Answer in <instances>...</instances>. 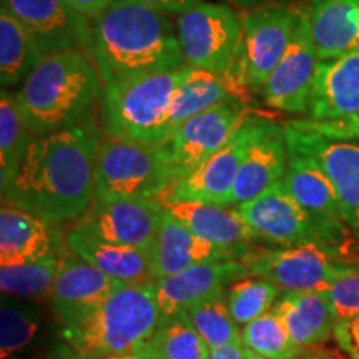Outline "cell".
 I'll return each instance as SVG.
<instances>
[{"label": "cell", "instance_id": "obj_1", "mask_svg": "<svg viewBox=\"0 0 359 359\" xmlns=\"http://www.w3.org/2000/svg\"><path fill=\"white\" fill-rule=\"evenodd\" d=\"M98 145L80 125L37 135L2 201L52 224L79 219L95 200Z\"/></svg>", "mask_w": 359, "mask_h": 359}, {"label": "cell", "instance_id": "obj_2", "mask_svg": "<svg viewBox=\"0 0 359 359\" xmlns=\"http://www.w3.org/2000/svg\"><path fill=\"white\" fill-rule=\"evenodd\" d=\"M88 55L103 87L188 67L177 27L143 0H115L92 20Z\"/></svg>", "mask_w": 359, "mask_h": 359}, {"label": "cell", "instance_id": "obj_3", "mask_svg": "<svg viewBox=\"0 0 359 359\" xmlns=\"http://www.w3.org/2000/svg\"><path fill=\"white\" fill-rule=\"evenodd\" d=\"M103 82L90 55L64 50L45 55L15 93L17 109L34 137L77 127L102 98Z\"/></svg>", "mask_w": 359, "mask_h": 359}, {"label": "cell", "instance_id": "obj_4", "mask_svg": "<svg viewBox=\"0 0 359 359\" xmlns=\"http://www.w3.org/2000/svg\"><path fill=\"white\" fill-rule=\"evenodd\" d=\"M160 320L154 283L123 285L95 308L64 325L62 336L77 358L114 356L145 346Z\"/></svg>", "mask_w": 359, "mask_h": 359}, {"label": "cell", "instance_id": "obj_5", "mask_svg": "<svg viewBox=\"0 0 359 359\" xmlns=\"http://www.w3.org/2000/svg\"><path fill=\"white\" fill-rule=\"evenodd\" d=\"M187 70L188 67L105 85L100 109L107 135L158 147L161 123L175 90L185 77Z\"/></svg>", "mask_w": 359, "mask_h": 359}, {"label": "cell", "instance_id": "obj_6", "mask_svg": "<svg viewBox=\"0 0 359 359\" xmlns=\"http://www.w3.org/2000/svg\"><path fill=\"white\" fill-rule=\"evenodd\" d=\"M173 187L158 147L107 137L95 160V201L161 200Z\"/></svg>", "mask_w": 359, "mask_h": 359}, {"label": "cell", "instance_id": "obj_7", "mask_svg": "<svg viewBox=\"0 0 359 359\" xmlns=\"http://www.w3.org/2000/svg\"><path fill=\"white\" fill-rule=\"evenodd\" d=\"M175 27L188 67L226 80L240 47L243 17L226 4L200 2L180 13Z\"/></svg>", "mask_w": 359, "mask_h": 359}, {"label": "cell", "instance_id": "obj_8", "mask_svg": "<svg viewBox=\"0 0 359 359\" xmlns=\"http://www.w3.org/2000/svg\"><path fill=\"white\" fill-rule=\"evenodd\" d=\"M251 276L263 278L286 291H326L358 263L339 258V250L320 243L250 251L241 259Z\"/></svg>", "mask_w": 359, "mask_h": 359}, {"label": "cell", "instance_id": "obj_9", "mask_svg": "<svg viewBox=\"0 0 359 359\" xmlns=\"http://www.w3.org/2000/svg\"><path fill=\"white\" fill-rule=\"evenodd\" d=\"M298 12L286 7H257L243 15V34L226 79L250 90L264 87L293 39Z\"/></svg>", "mask_w": 359, "mask_h": 359}, {"label": "cell", "instance_id": "obj_10", "mask_svg": "<svg viewBox=\"0 0 359 359\" xmlns=\"http://www.w3.org/2000/svg\"><path fill=\"white\" fill-rule=\"evenodd\" d=\"M248 118L245 103L231 97L195 115L170 135L158 151L173 185L226 145Z\"/></svg>", "mask_w": 359, "mask_h": 359}, {"label": "cell", "instance_id": "obj_11", "mask_svg": "<svg viewBox=\"0 0 359 359\" xmlns=\"http://www.w3.org/2000/svg\"><path fill=\"white\" fill-rule=\"evenodd\" d=\"M283 128L291 154L316 161L330 177L349 230L359 240V140H334L288 123Z\"/></svg>", "mask_w": 359, "mask_h": 359}, {"label": "cell", "instance_id": "obj_12", "mask_svg": "<svg viewBox=\"0 0 359 359\" xmlns=\"http://www.w3.org/2000/svg\"><path fill=\"white\" fill-rule=\"evenodd\" d=\"M235 210L257 240L283 248L308 243L326 246L314 218L291 196L283 180L257 198L236 205Z\"/></svg>", "mask_w": 359, "mask_h": 359}, {"label": "cell", "instance_id": "obj_13", "mask_svg": "<svg viewBox=\"0 0 359 359\" xmlns=\"http://www.w3.org/2000/svg\"><path fill=\"white\" fill-rule=\"evenodd\" d=\"M262 120L250 118L236 130L224 147L191 173L178 180L163 198L201 201L219 206H230L233 187L246 151L257 138Z\"/></svg>", "mask_w": 359, "mask_h": 359}, {"label": "cell", "instance_id": "obj_14", "mask_svg": "<svg viewBox=\"0 0 359 359\" xmlns=\"http://www.w3.org/2000/svg\"><path fill=\"white\" fill-rule=\"evenodd\" d=\"M163 213L160 200H93L72 228L110 243L150 250Z\"/></svg>", "mask_w": 359, "mask_h": 359}, {"label": "cell", "instance_id": "obj_15", "mask_svg": "<svg viewBox=\"0 0 359 359\" xmlns=\"http://www.w3.org/2000/svg\"><path fill=\"white\" fill-rule=\"evenodd\" d=\"M318 64L306 12H298L293 39L262 88L264 103L288 114H308Z\"/></svg>", "mask_w": 359, "mask_h": 359}, {"label": "cell", "instance_id": "obj_16", "mask_svg": "<svg viewBox=\"0 0 359 359\" xmlns=\"http://www.w3.org/2000/svg\"><path fill=\"white\" fill-rule=\"evenodd\" d=\"M2 8L24 25L43 55L88 52L92 19L75 11L67 0H2Z\"/></svg>", "mask_w": 359, "mask_h": 359}, {"label": "cell", "instance_id": "obj_17", "mask_svg": "<svg viewBox=\"0 0 359 359\" xmlns=\"http://www.w3.org/2000/svg\"><path fill=\"white\" fill-rule=\"evenodd\" d=\"M283 185L314 218L326 246L341 251L339 246L346 240L349 226L336 188L320 165L311 158L290 151Z\"/></svg>", "mask_w": 359, "mask_h": 359}, {"label": "cell", "instance_id": "obj_18", "mask_svg": "<svg viewBox=\"0 0 359 359\" xmlns=\"http://www.w3.org/2000/svg\"><path fill=\"white\" fill-rule=\"evenodd\" d=\"M250 251L248 243L223 246L206 241L165 212L158 235L150 248L151 276L156 281L200 263L243 259Z\"/></svg>", "mask_w": 359, "mask_h": 359}, {"label": "cell", "instance_id": "obj_19", "mask_svg": "<svg viewBox=\"0 0 359 359\" xmlns=\"http://www.w3.org/2000/svg\"><path fill=\"white\" fill-rule=\"evenodd\" d=\"M250 276L241 259H223L190 266L154 281L161 316L185 311L193 304L224 293L233 281Z\"/></svg>", "mask_w": 359, "mask_h": 359}, {"label": "cell", "instance_id": "obj_20", "mask_svg": "<svg viewBox=\"0 0 359 359\" xmlns=\"http://www.w3.org/2000/svg\"><path fill=\"white\" fill-rule=\"evenodd\" d=\"M123 286L75 253L62 255L50 293L52 306L62 325H69Z\"/></svg>", "mask_w": 359, "mask_h": 359}, {"label": "cell", "instance_id": "obj_21", "mask_svg": "<svg viewBox=\"0 0 359 359\" xmlns=\"http://www.w3.org/2000/svg\"><path fill=\"white\" fill-rule=\"evenodd\" d=\"M290 150L285 128L262 120L258 135L246 151L233 187L230 206H236L262 195L285 178Z\"/></svg>", "mask_w": 359, "mask_h": 359}, {"label": "cell", "instance_id": "obj_22", "mask_svg": "<svg viewBox=\"0 0 359 359\" xmlns=\"http://www.w3.org/2000/svg\"><path fill=\"white\" fill-rule=\"evenodd\" d=\"M359 114V52L323 60L309 100L311 120H343Z\"/></svg>", "mask_w": 359, "mask_h": 359}, {"label": "cell", "instance_id": "obj_23", "mask_svg": "<svg viewBox=\"0 0 359 359\" xmlns=\"http://www.w3.org/2000/svg\"><path fill=\"white\" fill-rule=\"evenodd\" d=\"M306 17L320 62L359 52V0H311Z\"/></svg>", "mask_w": 359, "mask_h": 359}, {"label": "cell", "instance_id": "obj_24", "mask_svg": "<svg viewBox=\"0 0 359 359\" xmlns=\"http://www.w3.org/2000/svg\"><path fill=\"white\" fill-rule=\"evenodd\" d=\"M65 245L72 253L123 285L154 283L150 250L110 243L85 235L75 228L65 233Z\"/></svg>", "mask_w": 359, "mask_h": 359}, {"label": "cell", "instance_id": "obj_25", "mask_svg": "<svg viewBox=\"0 0 359 359\" xmlns=\"http://www.w3.org/2000/svg\"><path fill=\"white\" fill-rule=\"evenodd\" d=\"M52 223L2 201L0 210V266L32 263L55 253Z\"/></svg>", "mask_w": 359, "mask_h": 359}, {"label": "cell", "instance_id": "obj_26", "mask_svg": "<svg viewBox=\"0 0 359 359\" xmlns=\"http://www.w3.org/2000/svg\"><path fill=\"white\" fill-rule=\"evenodd\" d=\"M299 348L316 346L334 334L336 316L326 291H286L273 306Z\"/></svg>", "mask_w": 359, "mask_h": 359}, {"label": "cell", "instance_id": "obj_27", "mask_svg": "<svg viewBox=\"0 0 359 359\" xmlns=\"http://www.w3.org/2000/svg\"><path fill=\"white\" fill-rule=\"evenodd\" d=\"M160 201L165 212L185 224L196 236L215 245H245L257 240L255 233L231 206L170 198H161Z\"/></svg>", "mask_w": 359, "mask_h": 359}, {"label": "cell", "instance_id": "obj_28", "mask_svg": "<svg viewBox=\"0 0 359 359\" xmlns=\"http://www.w3.org/2000/svg\"><path fill=\"white\" fill-rule=\"evenodd\" d=\"M228 98H231L230 88L223 77L212 72L188 67L185 77L175 90L167 115L161 123V143L193 116L223 103Z\"/></svg>", "mask_w": 359, "mask_h": 359}, {"label": "cell", "instance_id": "obj_29", "mask_svg": "<svg viewBox=\"0 0 359 359\" xmlns=\"http://www.w3.org/2000/svg\"><path fill=\"white\" fill-rule=\"evenodd\" d=\"M35 39L6 8L0 13V82L2 88L22 87L43 60Z\"/></svg>", "mask_w": 359, "mask_h": 359}, {"label": "cell", "instance_id": "obj_30", "mask_svg": "<svg viewBox=\"0 0 359 359\" xmlns=\"http://www.w3.org/2000/svg\"><path fill=\"white\" fill-rule=\"evenodd\" d=\"M151 359H208L210 348L191 325L187 311L161 316L155 333L147 341Z\"/></svg>", "mask_w": 359, "mask_h": 359}, {"label": "cell", "instance_id": "obj_31", "mask_svg": "<svg viewBox=\"0 0 359 359\" xmlns=\"http://www.w3.org/2000/svg\"><path fill=\"white\" fill-rule=\"evenodd\" d=\"M34 135L25 128L17 109L15 95L2 88L0 97V182L2 190L11 185L19 172L27 147Z\"/></svg>", "mask_w": 359, "mask_h": 359}, {"label": "cell", "instance_id": "obj_32", "mask_svg": "<svg viewBox=\"0 0 359 359\" xmlns=\"http://www.w3.org/2000/svg\"><path fill=\"white\" fill-rule=\"evenodd\" d=\"M60 258L55 253L32 263L0 266V288L7 296L39 299L50 294L55 283Z\"/></svg>", "mask_w": 359, "mask_h": 359}, {"label": "cell", "instance_id": "obj_33", "mask_svg": "<svg viewBox=\"0 0 359 359\" xmlns=\"http://www.w3.org/2000/svg\"><path fill=\"white\" fill-rule=\"evenodd\" d=\"M283 291L263 278H241L224 290L228 309L241 327L271 311Z\"/></svg>", "mask_w": 359, "mask_h": 359}, {"label": "cell", "instance_id": "obj_34", "mask_svg": "<svg viewBox=\"0 0 359 359\" xmlns=\"http://www.w3.org/2000/svg\"><path fill=\"white\" fill-rule=\"evenodd\" d=\"M185 311L210 349L241 343V326L233 320L224 293L203 299Z\"/></svg>", "mask_w": 359, "mask_h": 359}, {"label": "cell", "instance_id": "obj_35", "mask_svg": "<svg viewBox=\"0 0 359 359\" xmlns=\"http://www.w3.org/2000/svg\"><path fill=\"white\" fill-rule=\"evenodd\" d=\"M241 341L263 359H296L303 353L273 309L241 327Z\"/></svg>", "mask_w": 359, "mask_h": 359}, {"label": "cell", "instance_id": "obj_36", "mask_svg": "<svg viewBox=\"0 0 359 359\" xmlns=\"http://www.w3.org/2000/svg\"><path fill=\"white\" fill-rule=\"evenodd\" d=\"M39 311L20 299L4 296L0 308V354L7 359L34 339L39 330Z\"/></svg>", "mask_w": 359, "mask_h": 359}, {"label": "cell", "instance_id": "obj_37", "mask_svg": "<svg viewBox=\"0 0 359 359\" xmlns=\"http://www.w3.org/2000/svg\"><path fill=\"white\" fill-rule=\"evenodd\" d=\"M326 293L333 306L336 321L359 314V264L346 275L339 276Z\"/></svg>", "mask_w": 359, "mask_h": 359}, {"label": "cell", "instance_id": "obj_38", "mask_svg": "<svg viewBox=\"0 0 359 359\" xmlns=\"http://www.w3.org/2000/svg\"><path fill=\"white\" fill-rule=\"evenodd\" d=\"M288 125L334 140H359V114L343 120H291Z\"/></svg>", "mask_w": 359, "mask_h": 359}, {"label": "cell", "instance_id": "obj_39", "mask_svg": "<svg viewBox=\"0 0 359 359\" xmlns=\"http://www.w3.org/2000/svg\"><path fill=\"white\" fill-rule=\"evenodd\" d=\"M333 336L349 358L359 359V314L336 323Z\"/></svg>", "mask_w": 359, "mask_h": 359}, {"label": "cell", "instance_id": "obj_40", "mask_svg": "<svg viewBox=\"0 0 359 359\" xmlns=\"http://www.w3.org/2000/svg\"><path fill=\"white\" fill-rule=\"evenodd\" d=\"M208 359H263L259 358L258 354H255L251 349H248L241 343H230L223 344L219 348L210 349Z\"/></svg>", "mask_w": 359, "mask_h": 359}, {"label": "cell", "instance_id": "obj_41", "mask_svg": "<svg viewBox=\"0 0 359 359\" xmlns=\"http://www.w3.org/2000/svg\"><path fill=\"white\" fill-rule=\"evenodd\" d=\"M143 2L163 13H175V15H180V13L187 12L188 8L195 7L196 4L205 2V0H143Z\"/></svg>", "mask_w": 359, "mask_h": 359}, {"label": "cell", "instance_id": "obj_42", "mask_svg": "<svg viewBox=\"0 0 359 359\" xmlns=\"http://www.w3.org/2000/svg\"><path fill=\"white\" fill-rule=\"evenodd\" d=\"M67 2H69L75 11L82 13V15L93 20L97 19L110 4H114L115 0H67Z\"/></svg>", "mask_w": 359, "mask_h": 359}, {"label": "cell", "instance_id": "obj_43", "mask_svg": "<svg viewBox=\"0 0 359 359\" xmlns=\"http://www.w3.org/2000/svg\"><path fill=\"white\" fill-rule=\"evenodd\" d=\"M75 359H151L150 354L145 351V348L137 349V351L125 353V354H114V356H92V358H77Z\"/></svg>", "mask_w": 359, "mask_h": 359}, {"label": "cell", "instance_id": "obj_44", "mask_svg": "<svg viewBox=\"0 0 359 359\" xmlns=\"http://www.w3.org/2000/svg\"><path fill=\"white\" fill-rule=\"evenodd\" d=\"M228 2H231L233 6L240 7L241 11L248 12V11H253V8L258 7L259 0H228Z\"/></svg>", "mask_w": 359, "mask_h": 359}]
</instances>
